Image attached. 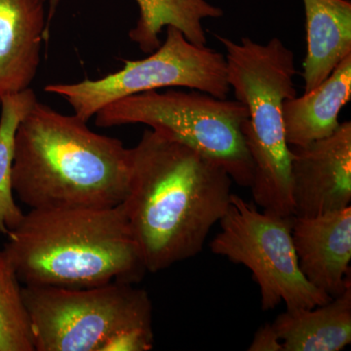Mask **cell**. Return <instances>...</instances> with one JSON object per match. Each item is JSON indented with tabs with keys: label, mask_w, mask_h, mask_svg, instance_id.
I'll use <instances>...</instances> for the list:
<instances>
[{
	"label": "cell",
	"mask_w": 351,
	"mask_h": 351,
	"mask_svg": "<svg viewBox=\"0 0 351 351\" xmlns=\"http://www.w3.org/2000/svg\"><path fill=\"white\" fill-rule=\"evenodd\" d=\"M232 184L213 159L161 132H144L130 149L121 204L147 271H162L202 251L226 211Z\"/></svg>",
	"instance_id": "cell-1"
},
{
	"label": "cell",
	"mask_w": 351,
	"mask_h": 351,
	"mask_svg": "<svg viewBox=\"0 0 351 351\" xmlns=\"http://www.w3.org/2000/svg\"><path fill=\"white\" fill-rule=\"evenodd\" d=\"M36 101L16 132L12 189L31 209L106 208L128 193L130 149Z\"/></svg>",
	"instance_id": "cell-2"
},
{
	"label": "cell",
	"mask_w": 351,
	"mask_h": 351,
	"mask_svg": "<svg viewBox=\"0 0 351 351\" xmlns=\"http://www.w3.org/2000/svg\"><path fill=\"white\" fill-rule=\"evenodd\" d=\"M7 237L2 252L24 286L136 284L147 272L122 204L31 209Z\"/></svg>",
	"instance_id": "cell-3"
},
{
	"label": "cell",
	"mask_w": 351,
	"mask_h": 351,
	"mask_svg": "<svg viewBox=\"0 0 351 351\" xmlns=\"http://www.w3.org/2000/svg\"><path fill=\"white\" fill-rule=\"evenodd\" d=\"M214 36L226 49L228 85L248 112L243 134L253 162V199L265 213L293 217L291 151L282 107L284 101L297 96L294 52L278 38L262 44L250 38L237 43Z\"/></svg>",
	"instance_id": "cell-4"
},
{
	"label": "cell",
	"mask_w": 351,
	"mask_h": 351,
	"mask_svg": "<svg viewBox=\"0 0 351 351\" xmlns=\"http://www.w3.org/2000/svg\"><path fill=\"white\" fill-rule=\"evenodd\" d=\"M248 112L237 100L203 92L147 91L108 104L95 114L103 128L144 124L223 166L232 182L250 188L253 162L243 134Z\"/></svg>",
	"instance_id": "cell-5"
},
{
	"label": "cell",
	"mask_w": 351,
	"mask_h": 351,
	"mask_svg": "<svg viewBox=\"0 0 351 351\" xmlns=\"http://www.w3.org/2000/svg\"><path fill=\"white\" fill-rule=\"evenodd\" d=\"M34 351H107L122 332L152 329V302L134 284L23 286Z\"/></svg>",
	"instance_id": "cell-6"
},
{
	"label": "cell",
	"mask_w": 351,
	"mask_h": 351,
	"mask_svg": "<svg viewBox=\"0 0 351 351\" xmlns=\"http://www.w3.org/2000/svg\"><path fill=\"white\" fill-rule=\"evenodd\" d=\"M292 219L260 212L232 193L219 221L221 230L210 242L215 255L250 269L260 288L263 311L281 302L286 311L313 308L332 299L302 276L292 239Z\"/></svg>",
	"instance_id": "cell-7"
},
{
	"label": "cell",
	"mask_w": 351,
	"mask_h": 351,
	"mask_svg": "<svg viewBox=\"0 0 351 351\" xmlns=\"http://www.w3.org/2000/svg\"><path fill=\"white\" fill-rule=\"evenodd\" d=\"M166 29L165 41L149 57L124 61L123 69L100 80L54 83L44 91L64 98L86 122L112 101L161 88H189L226 99L230 88L225 55L191 43L177 27Z\"/></svg>",
	"instance_id": "cell-8"
},
{
	"label": "cell",
	"mask_w": 351,
	"mask_h": 351,
	"mask_svg": "<svg viewBox=\"0 0 351 351\" xmlns=\"http://www.w3.org/2000/svg\"><path fill=\"white\" fill-rule=\"evenodd\" d=\"M290 151L294 216H318L350 206V121L339 124L329 137Z\"/></svg>",
	"instance_id": "cell-9"
},
{
	"label": "cell",
	"mask_w": 351,
	"mask_h": 351,
	"mask_svg": "<svg viewBox=\"0 0 351 351\" xmlns=\"http://www.w3.org/2000/svg\"><path fill=\"white\" fill-rule=\"evenodd\" d=\"M292 239L300 270L314 288L332 299L351 286V206L293 216Z\"/></svg>",
	"instance_id": "cell-10"
},
{
	"label": "cell",
	"mask_w": 351,
	"mask_h": 351,
	"mask_svg": "<svg viewBox=\"0 0 351 351\" xmlns=\"http://www.w3.org/2000/svg\"><path fill=\"white\" fill-rule=\"evenodd\" d=\"M46 0H0V105L31 88L48 40Z\"/></svg>",
	"instance_id": "cell-11"
},
{
	"label": "cell",
	"mask_w": 351,
	"mask_h": 351,
	"mask_svg": "<svg viewBox=\"0 0 351 351\" xmlns=\"http://www.w3.org/2000/svg\"><path fill=\"white\" fill-rule=\"evenodd\" d=\"M351 99V55L311 91L284 101L282 117L290 147L329 137L339 128V114Z\"/></svg>",
	"instance_id": "cell-12"
},
{
	"label": "cell",
	"mask_w": 351,
	"mask_h": 351,
	"mask_svg": "<svg viewBox=\"0 0 351 351\" xmlns=\"http://www.w3.org/2000/svg\"><path fill=\"white\" fill-rule=\"evenodd\" d=\"M306 13L304 93L311 91L351 55L350 0H302Z\"/></svg>",
	"instance_id": "cell-13"
},
{
	"label": "cell",
	"mask_w": 351,
	"mask_h": 351,
	"mask_svg": "<svg viewBox=\"0 0 351 351\" xmlns=\"http://www.w3.org/2000/svg\"><path fill=\"white\" fill-rule=\"evenodd\" d=\"M283 351H339L351 343V286L313 308L286 311L272 322Z\"/></svg>",
	"instance_id": "cell-14"
},
{
	"label": "cell",
	"mask_w": 351,
	"mask_h": 351,
	"mask_svg": "<svg viewBox=\"0 0 351 351\" xmlns=\"http://www.w3.org/2000/svg\"><path fill=\"white\" fill-rule=\"evenodd\" d=\"M138 4V19L129 32V38L145 54H151L161 45L164 27H177L186 38L196 45H207L206 32L203 20L223 17L221 7L207 0H135ZM60 0H49L46 32L49 36L50 24Z\"/></svg>",
	"instance_id": "cell-15"
},
{
	"label": "cell",
	"mask_w": 351,
	"mask_h": 351,
	"mask_svg": "<svg viewBox=\"0 0 351 351\" xmlns=\"http://www.w3.org/2000/svg\"><path fill=\"white\" fill-rule=\"evenodd\" d=\"M38 101L34 90L29 88L5 97L0 105V232L6 235L17 228L25 215L16 203L12 189L16 132Z\"/></svg>",
	"instance_id": "cell-16"
},
{
	"label": "cell",
	"mask_w": 351,
	"mask_h": 351,
	"mask_svg": "<svg viewBox=\"0 0 351 351\" xmlns=\"http://www.w3.org/2000/svg\"><path fill=\"white\" fill-rule=\"evenodd\" d=\"M0 251V351H34L23 286Z\"/></svg>",
	"instance_id": "cell-17"
},
{
	"label": "cell",
	"mask_w": 351,
	"mask_h": 351,
	"mask_svg": "<svg viewBox=\"0 0 351 351\" xmlns=\"http://www.w3.org/2000/svg\"><path fill=\"white\" fill-rule=\"evenodd\" d=\"M249 351H283L282 343L272 323H267L256 332Z\"/></svg>",
	"instance_id": "cell-18"
}]
</instances>
